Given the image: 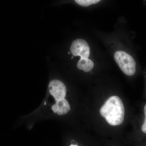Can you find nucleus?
<instances>
[{
    "mask_svg": "<svg viewBox=\"0 0 146 146\" xmlns=\"http://www.w3.org/2000/svg\"><path fill=\"white\" fill-rule=\"evenodd\" d=\"M144 114H145V119H144L143 123L142 126V131L143 132L146 134V104L145 105L144 108Z\"/></svg>",
    "mask_w": 146,
    "mask_h": 146,
    "instance_id": "nucleus-8",
    "label": "nucleus"
},
{
    "mask_svg": "<svg viewBox=\"0 0 146 146\" xmlns=\"http://www.w3.org/2000/svg\"><path fill=\"white\" fill-rule=\"evenodd\" d=\"M69 53V54H70V52H69V53Z\"/></svg>",
    "mask_w": 146,
    "mask_h": 146,
    "instance_id": "nucleus-10",
    "label": "nucleus"
},
{
    "mask_svg": "<svg viewBox=\"0 0 146 146\" xmlns=\"http://www.w3.org/2000/svg\"><path fill=\"white\" fill-rule=\"evenodd\" d=\"M70 50L74 56H80L81 58H88L90 55V48L89 44L83 39H77L73 41Z\"/></svg>",
    "mask_w": 146,
    "mask_h": 146,
    "instance_id": "nucleus-3",
    "label": "nucleus"
},
{
    "mask_svg": "<svg viewBox=\"0 0 146 146\" xmlns=\"http://www.w3.org/2000/svg\"><path fill=\"white\" fill-rule=\"evenodd\" d=\"M100 113L110 125L121 124L125 115L124 106L121 100L117 96L110 97L101 108Z\"/></svg>",
    "mask_w": 146,
    "mask_h": 146,
    "instance_id": "nucleus-1",
    "label": "nucleus"
},
{
    "mask_svg": "<svg viewBox=\"0 0 146 146\" xmlns=\"http://www.w3.org/2000/svg\"><path fill=\"white\" fill-rule=\"evenodd\" d=\"M114 58L121 70L126 75L132 76L136 73V61L129 54L123 51H118L114 54Z\"/></svg>",
    "mask_w": 146,
    "mask_h": 146,
    "instance_id": "nucleus-2",
    "label": "nucleus"
},
{
    "mask_svg": "<svg viewBox=\"0 0 146 146\" xmlns=\"http://www.w3.org/2000/svg\"><path fill=\"white\" fill-rule=\"evenodd\" d=\"M100 0H76L75 2L79 5L83 7H88L92 4L99 2Z\"/></svg>",
    "mask_w": 146,
    "mask_h": 146,
    "instance_id": "nucleus-7",
    "label": "nucleus"
},
{
    "mask_svg": "<svg viewBox=\"0 0 146 146\" xmlns=\"http://www.w3.org/2000/svg\"><path fill=\"white\" fill-rule=\"evenodd\" d=\"M94 64L92 60L88 58H80L77 63V67L79 70L84 72H89L94 68Z\"/></svg>",
    "mask_w": 146,
    "mask_h": 146,
    "instance_id": "nucleus-6",
    "label": "nucleus"
},
{
    "mask_svg": "<svg viewBox=\"0 0 146 146\" xmlns=\"http://www.w3.org/2000/svg\"><path fill=\"white\" fill-rule=\"evenodd\" d=\"M53 112L58 115H62L67 114L70 110V106L68 102L65 99L56 102L52 107Z\"/></svg>",
    "mask_w": 146,
    "mask_h": 146,
    "instance_id": "nucleus-5",
    "label": "nucleus"
},
{
    "mask_svg": "<svg viewBox=\"0 0 146 146\" xmlns=\"http://www.w3.org/2000/svg\"><path fill=\"white\" fill-rule=\"evenodd\" d=\"M70 146H78L76 145H71Z\"/></svg>",
    "mask_w": 146,
    "mask_h": 146,
    "instance_id": "nucleus-9",
    "label": "nucleus"
},
{
    "mask_svg": "<svg viewBox=\"0 0 146 146\" xmlns=\"http://www.w3.org/2000/svg\"><path fill=\"white\" fill-rule=\"evenodd\" d=\"M49 90L56 101L65 99L67 89L64 84L60 80H52L49 84Z\"/></svg>",
    "mask_w": 146,
    "mask_h": 146,
    "instance_id": "nucleus-4",
    "label": "nucleus"
}]
</instances>
